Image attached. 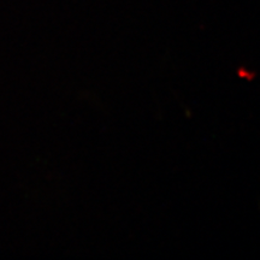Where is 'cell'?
Returning <instances> with one entry per match:
<instances>
[]
</instances>
